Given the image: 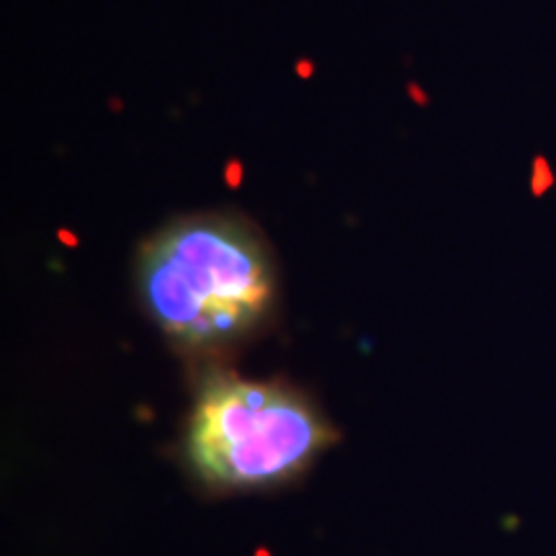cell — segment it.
Listing matches in <instances>:
<instances>
[{"label": "cell", "instance_id": "cell-2", "mask_svg": "<svg viewBox=\"0 0 556 556\" xmlns=\"http://www.w3.org/2000/svg\"><path fill=\"white\" fill-rule=\"evenodd\" d=\"M332 438L325 417L294 389L212 374L199 387L186 458L212 490H263L302 475Z\"/></svg>", "mask_w": 556, "mask_h": 556}, {"label": "cell", "instance_id": "cell-1", "mask_svg": "<svg viewBox=\"0 0 556 556\" xmlns=\"http://www.w3.org/2000/svg\"><path fill=\"white\" fill-rule=\"evenodd\" d=\"M137 291L173 345L212 353L266 323L276 302V270L248 222L235 214H191L144 242Z\"/></svg>", "mask_w": 556, "mask_h": 556}]
</instances>
